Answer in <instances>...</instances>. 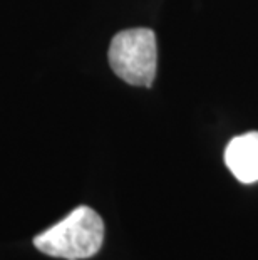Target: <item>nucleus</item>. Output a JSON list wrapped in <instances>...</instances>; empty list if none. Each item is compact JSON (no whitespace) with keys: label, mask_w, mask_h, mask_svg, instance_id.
<instances>
[{"label":"nucleus","mask_w":258,"mask_h":260,"mask_svg":"<svg viewBox=\"0 0 258 260\" xmlns=\"http://www.w3.org/2000/svg\"><path fill=\"white\" fill-rule=\"evenodd\" d=\"M104 240V222L99 213L89 207H78L64 220L42 232L34 245L46 255L81 260L99 252Z\"/></svg>","instance_id":"nucleus-1"},{"label":"nucleus","mask_w":258,"mask_h":260,"mask_svg":"<svg viewBox=\"0 0 258 260\" xmlns=\"http://www.w3.org/2000/svg\"><path fill=\"white\" fill-rule=\"evenodd\" d=\"M156 36L151 29H128L111 41L109 64L116 76L131 86L151 87L156 76Z\"/></svg>","instance_id":"nucleus-2"},{"label":"nucleus","mask_w":258,"mask_h":260,"mask_svg":"<svg viewBox=\"0 0 258 260\" xmlns=\"http://www.w3.org/2000/svg\"><path fill=\"white\" fill-rule=\"evenodd\" d=\"M225 163L241 183L258 181V131L233 138L225 149Z\"/></svg>","instance_id":"nucleus-3"}]
</instances>
